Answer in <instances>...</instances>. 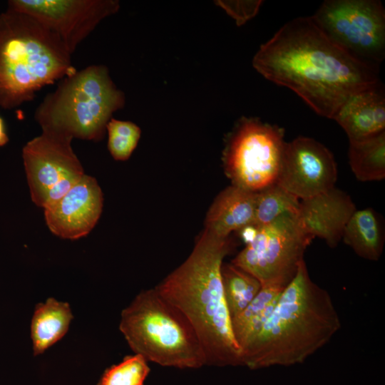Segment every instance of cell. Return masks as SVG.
I'll use <instances>...</instances> for the list:
<instances>
[{
    "label": "cell",
    "instance_id": "1",
    "mask_svg": "<svg viewBox=\"0 0 385 385\" xmlns=\"http://www.w3.org/2000/svg\"><path fill=\"white\" fill-rule=\"evenodd\" d=\"M254 68L299 96L317 114L332 118L352 94L378 83L377 67L330 40L312 16L292 19L255 54Z\"/></svg>",
    "mask_w": 385,
    "mask_h": 385
},
{
    "label": "cell",
    "instance_id": "2",
    "mask_svg": "<svg viewBox=\"0 0 385 385\" xmlns=\"http://www.w3.org/2000/svg\"><path fill=\"white\" fill-rule=\"evenodd\" d=\"M232 248L230 237L221 239L204 230L187 259L155 287L188 319L207 366L242 365L221 277L223 260Z\"/></svg>",
    "mask_w": 385,
    "mask_h": 385
},
{
    "label": "cell",
    "instance_id": "3",
    "mask_svg": "<svg viewBox=\"0 0 385 385\" xmlns=\"http://www.w3.org/2000/svg\"><path fill=\"white\" fill-rule=\"evenodd\" d=\"M341 326L330 294L312 280L302 260L258 334L242 350V365L259 369L303 362Z\"/></svg>",
    "mask_w": 385,
    "mask_h": 385
},
{
    "label": "cell",
    "instance_id": "4",
    "mask_svg": "<svg viewBox=\"0 0 385 385\" xmlns=\"http://www.w3.org/2000/svg\"><path fill=\"white\" fill-rule=\"evenodd\" d=\"M71 54L34 18L7 8L0 14V107L33 101L43 87L76 72Z\"/></svg>",
    "mask_w": 385,
    "mask_h": 385
},
{
    "label": "cell",
    "instance_id": "5",
    "mask_svg": "<svg viewBox=\"0 0 385 385\" xmlns=\"http://www.w3.org/2000/svg\"><path fill=\"white\" fill-rule=\"evenodd\" d=\"M119 329L133 351L148 362L183 369L206 365L194 328L155 287L140 292L122 311Z\"/></svg>",
    "mask_w": 385,
    "mask_h": 385
},
{
    "label": "cell",
    "instance_id": "6",
    "mask_svg": "<svg viewBox=\"0 0 385 385\" xmlns=\"http://www.w3.org/2000/svg\"><path fill=\"white\" fill-rule=\"evenodd\" d=\"M125 104L123 93L103 65H91L61 81L35 111L42 131L101 140L112 114Z\"/></svg>",
    "mask_w": 385,
    "mask_h": 385
},
{
    "label": "cell",
    "instance_id": "7",
    "mask_svg": "<svg viewBox=\"0 0 385 385\" xmlns=\"http://www.w3.org/2000/svg\"><path fill=\"white\" fill-rule=\"evenodd\" d=\"M312 240L295 216L286 213L258 227L255 239L231 263L254 276L262 286L285 288L296 274Z\"/></svg>",
    "mask_w": 385,
    "mask_h": 385
},
{
    "label": "cell",
    "instance_id": "8",
    "mask_svg": "<svg viewBox=\"0 0 385 385\" xmlns=\"http://www.w3.org/2000/svg\"><path fill=\"white\" fill-rule=\"evenodd\" d=\"M326 36L354 58L377 67L385 55V11L376 0H328L312 16Z\"/></svg>",
    "mask_w": 385,
    "mask_h": 385
},
{
    "label": "cell",
    "instance_id": "9",
    "mask_svg": "<svg viewBox=\"0 0 385 385\" xmlns=\"http://www.w3.org/2000/svg\"><path fill=\"white\" fill-rule=\"evenodd\" d=\"M285 144L279 127L255 119L242 120L224 157L232 185L256 192L276 183Z\"/></svg>",
    "mask_w": 385,
    "mask_h": 385
},
{
    "label": "cell",
    "instance_id": "10",
    "mask_svg": "<svg viewBox=\"0 0 385 385\" xmlns=\"http://www.w3.org/2000/svg\"><path fill=\"white\" fill-rule=\"evenodd\" d=\"M8 9L34 18L72 54L106 17L119 9L115 0H11Z\"/></svg>",
    "mask_w": 385,
    "mask_h": 385
},
{
    "label": "cell",
    "instance_id": "11",
    "mask_svg": "<svg viewBox=\"0 0 385 385\" xmlns=\"http://www.w3.org/2000/svg\"><path fill=\"white\" fill-rule=\"evenodd\" d=\"M337 168L334 155L324 145L308 137L286 143L276 183L304 200L334 187Z\"/></svg>",
    "mask_w": 385,
    "mask_h": 385
},
{
    "label": "cell",
    "instance_id": "12",
    "mask_svg": "<svg viewBox=\"0 0 385 385\" xmlns=\"http://www.w3.org/2000/svg\"><path fill=\"white\" fill-rule=\"evenodd\" d=\"M73 138L52 131L28 141L22 149V158L31 200L41 207L48 190L64 177L84 173L75 154Z\"/></svg>",
    "mask_w": 385,
    "mask_h": 385
},
{
    "label": "cell",
    "instance_id": "13",
    "mask_svg": "<svg viewBox=\"0 0 385 385\" xmlns=\"http://www.w3.org/2000/svg\"><path fill=\"white\" fill-rule=\"evenodd\" d=\"M103 192L97 180L84 175L55 205L43 210L46 223L55 235L77 240L95 227L103 209Z\"/></svg>",
    "mask_w": 385,
    "mask_h": 385
},
{
    "label": "cell",
    "instance_id": "14",
    "mask_svg": "<svg viewBox=\"0 0 385 385\" xmlns=\"http://www.w3.org/2000/svg\"><path fill=\"white\" fill-rule=\"evenodd\" d=\"M356 207L351 197L336 188L299 202L295 216L303 231L314 239L324 240L335 247L342 238L346 224Z\"/></svg>",
    "mask_w": 385,
    "mask_h": 385
},
{
    "label": "cell",
    "instance_id": "15",
    "mask_svg": "<svg viewBox=\"0 0 385 385\" xmlns=\"http://www.w3.org/2000/svg\"><path fill=\"white\" fill-rule=\"evenodd\" d=\"M349 141L367 139L384 132L385 95L381 83L351 95L333 118Z\"/></svg>",
    "mask_w": 385,
    "mask_h": 385
},
{
    "label": "cell",
    "instance_id": "16",
    "mask_svg": "<svg viewBox=\"0 0 385 385\" xmlns=\"http://www.w3.org/2000/svg\"><path fill=\"white\" fill-rule=\"evenodd\" d=\"M257 192L231 185L222 190L210 206L205 220V230L221 238L252 225Z\"/></svg>",
    "mask_w": 385,
    "mask_h": 385
},
{
    "label": "cell",
    "instance_id": "17",
    "mask_svg": "<svg viewBox=\"0 0 385 385\" xmlns=\"http://www.w3.org/2000/svg\"><path fill=\"white\" fill-rule=\"evenodd\" d=\"M72 312L67 302L48 298L38 303L31 323V338L35 356L43 353L68 332Z\"/></svg>",
    "mask_w": 385,
    "mask_h": 385
},
{
    "label": "cell",
    "instance_id": "18",
    "mask_svg": "<svg viewBox=\"0 0 385 385\" xmlns=\"http://www.w3.org/2000/svg\"><path fill=\"white\" fill-rule=\"evenodd\" d=\"M342 238L358 256L377 261L384 244V226L379 215L372 208L356 210L345 225Z\"/></svg>",
    "mask_w": 385,
    "mask_h": 385
},
{
    "label": "cell",
    "instance_id": "19",
    "mask_svg": "<svg viewBox=\"0 0 385 385\" xmlns=\"http://www.w3.org/2000/svg\"><path fill=\"white\" fill-rule=\"evenodd\" d=\"M284 289L277 286H262L249 305L231 318L232 332L241 351L258 334Z\"/></svg>",
    "mask_w": 385,
    "mask_h": 385
},
{
    "label": "cell",
    "instance_id": "20",
    "mask_svg": "<svg viewBox=\"0 0 385 385\" xmlns=\"http://www.w3.org/2000/svg\"><path fill=\"white\" fill-rule=\"evenodd\" d=\"M349 162L360 181L381 180L385 178V131L371 138L349 141Z\"/></svg>",
    "mask_w": 385,
    "mask_h": 385
},
{
    "label": "cell",
    "instance_id": "21",
    "mask_svg": "<svg viewBox=\"0 0 385 385\" xmlns=\"http://www.w3.org/2000/svg\"><path fill=\"white\" fill-rule=\"evenodd\" d=\"M221 277L226 304L232 317L242 312L262 285L254 276L232 263H222Z\"/></svg>",
    "mask_w": 385,
    "mask_h": 385
},
{
    "label": "cell",
    "instance_id": "22",
    "mask_svg": "<svg viewBox=\"0 0 385 385\" xmlns=\"http://www.w3.org/2000/svg\"><path fill=\"white\" fill-rule=\"evenodd\" d=\"M300 200L274 183L257 192L255 216L252 225L260 227L282 215H296Z\"/></svg>",
    "mask_w": 385,
    "mask_h": 385
},
{
    "label": "cell",
    "instance_id": "23",
    "mask_svg": "<svg viewBox=\"0 0 385 385\" xmlns=\"http://www.w3.org/2000/svg\"><path fill=\"white\" fill-rule=\"evenodd\" d=\"M148 361L140 355L126 356L107 369L97 385H143L150 373Z\"/></svg>",
    "mask_w": 385,
    "mask_h": 385
},
{
    "label": "cell",
    "instance_id": "24",
    "mask_svg": "<svg viewBox=\"0 0 385 385\" xmlns=\"http://www.w3.org/2000/svg\"><path fill=\"white\" fill-rule=\"evenodd\" d=\"M108 135V148L116 160L129 158L140 137V129L130 121L111 118L106 125Z\"/></svg>",
    "mask_w": 385,
    "mask_h": 385
},
{
    "label": "cell",
    "instance_id": "25",
    "mask_svg": "<svg viewBox=\"0 0 385 385\" xmlns=\"http://www.w3.org/2000/svg\"><path fill=\"white\" fill-rule=\"evenodd\" d=\"M262 2L260 0L217 1L216 4L231 16L238 26H241L257 14Z\"/></svg>",
    "mask_w": 385,
    "mask_h": 385
},
{
    "label": "cell",
    "instance_id": "26",
    "mask_svg": "<svg viewBox=\"0 0 385 385\" xmlns=\"http://www.w3.org/2000/svg\"><path fill=\"white\" fill-rule=\"evenodd\" d=\"M84 175V173H73L60 180L48 190L45 195L41 207L44 210L55 205Z\"/></svg>",
    "mask_w": 385,
    "mask_h": 385
},
{
    "label": "cell",
    "instance_id": "27",
    "mask_svg": "<svg viewBox=\"0 0 385 385\" xmlns=\"http://www.w3.org/2000/svg\"><path fill=\"white\" fill-rule=\"evenodd\" d=\"M258 227H255L253 225H249L241 230H240L238 232H240V235L241 238L243 240L245 243L249 244L250 243L255 237L257 233Z\"/></svg>",
    "mask_w": 385,
    "mask_h": 385
},
{
    "label": "cell",
    "instance_id": "28",
    "mask_svg": "<svg viewBox=\"0 0 385 385\" xmlns=\"http://www.w3.org/2000/svg\"><path fill=\"white\" fill-rule=\"evenodd\" d=\"M8 142L9 137L6 132L4 121L0 116V147L5 145Z\"/></svg>",
    "mask_w": 385,
    "mask_h": 385
}]
</instances>
